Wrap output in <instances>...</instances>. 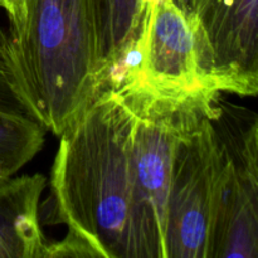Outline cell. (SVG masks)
Segmentation results:
<instances>
[{"label": "cell", "mask_w": 258, "mask_h": 258, "mask_svg": "<svg viewBox=\"0 0 258 258\" xmlns=\"http://www.w3.org/2000/svg\"><path fill=\"white\" fill-rule=\"evenodd\" d=\"M0 117L35 121L13 85L2 49H0Z\"/></svg>", "instance_id": "30bf717a"}, {"label": "cell", "mask_w": 258, "mask_h": 258, "mask_svg": "<svg viewBox=\"0 0 258 258\" xmlns=\"http://www.w3.org/2000/svg\"><path fill=\"white\" fill-rule=\"evenodd\" d=\"M92 5L106 81L138 34L145 0H92Z\"/></svg>", "instance_id": "ba28073f"}, {"label": "cell", "mask_w": 258, "mask_h": 258, "mask_svg": "<svg viewBox=\"0 0 258 258\" xmlns=\"http://www.w3.org/2000/svg\"><path fill=\"white\" fill-rule=\"evenodd\" d=\"M105 87L168 98L221 93L207 73L196 24L179 0H145L138 34Z\"/></svg>", "instance_id": "277c9868"}, {"label": "cell", "mask_w": 258, "mask_h": 258, "mask_svg": "<svg viewBox=\"0 0 258 258\" xmlns=\"http://www.w3.org/2000/svg\"><path fill=\"white\" fill-rule=\"evenodd\" d=\"M219 92L256 96L258 0H186Z\"/></svg>", "instance_id": "5b68a950"}, {"label": "cell", "mask_w": 258, "mask_h": 258, "mask_svg": "<svg viewBox=\"0 0 258 258\" xmlns=\"http://www.w3.org/2000/svg\"><path fill=\"white\" fill-rule=\"evenodd\" d=\"M223 144L211 258H258V156Z\"/></svg>", "instance_id": "8992f818"}, {"label": "cell", "mask_w": 258, "mask_h": 258, "mask_svg": "<svg viewBox=\"0 0 258 258\" xmlns=\"http://www.w3.org/2000/svg\"><path fill=\"white\" fill-rule=\"evenodd\" d=\"M10 176H13L12 174H10L8 170H5V169L3 168V166H0V183H3V181L8 180V179H9Z\"/></svg>", "instance_id": "8fae6325"}, {"label": "cell", "mask_w": 258, "mask_h": 258, "mask_svg": "<svg viewBox=\"0 0 258 258\" xmlns=\"http://www.w3.org/2000/svg\"><path fill=\"white\" fill-rule=\"evenodd\" d=\"M0 49L34 120L59 136L105 85L92 0H0Z\"/></svg>", "instance_id": "7a4b0ae2"}, {"label": "cell", "mask_w": 258, "mask_h": 258, "mask_svg": "<svg viewBox=\"0 0 258 258\" xmlns=\"http://www.w3.org/2000/svg\"><path fill=\"white\" fill-rule=\"evenodd\" d=\"M44 136L37 121L0 117V166L15 175L39 153Z\"/></svg>", "instance_id": "9c48e42d"}, {"label": "cell", "mask_w": 258, "mask_h": 258, "mask_svg": "<svg viewBox=\"0 0 258 258\" xmlns=\"http://www.w3.org/2000/svg\"><path fill=\"white\" fill-rule=\"evenodd\" d=\"M219 97L191 107L174 150L164 233L165 258H209L224 165L214 123Z\"/></svg>", "instance_id": "3957f363"}, {"label": "cell", "mask_w": 258, "mask_h": 258, "mask_svg": "<svg viewBox=\"0 0 258 258\" xmlns=\"http://www.w3.org/2000/svg\"><path fill=\"white\" fill-rule=\"evenodd\" d=\"M45 188L42 174L0 183V258H49L39 222V202Z\"/></svg>", "instance_id": "52a82bcc"}, {"label": "cell", "mask_w": 258, "mask_h": 258, "mask_svg": "<svg viewBox=\"0 0 258 258\" xmlns=\"http://www.w3.org/2000/svg\"><path fill=\"white\" fill-rule=\"evenodd\" d=\"M135 125L127 98L105 87L59 135L50 189L68 233L49 258H165L139 191Z\"/></svg>", "instance_id": "6da1fadb"}]
</instances>
